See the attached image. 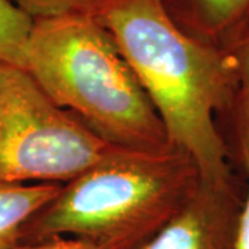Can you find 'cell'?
Instances as JSON below:
<instances>
[{"mask_svg": "<svg viewBox=\"0 0 249 249\" xmlns=\"http://www.w3.org/2000/svg\"><path fill=\"white\" fill-rule=\"evenodd\" d=\"M91 16L114 36L170 145L190 155L205 180L231 178L229 150L216 124L235 89L230 53L187 34L162 0H101Z\"/></svg>", "mask_w": 249, "mask_h": 249, "instance_id": "cell-1", "label": "cell"}, {"mask_svg": "<svg viewBox=\"0 0 249 249\" xmlns=\"http://www.w3.org/2000/svg\"><path fill=\"white\" fill-rule=\"evenodd\" d=\"M190 155L122 150L62 184L27 223L21 244L57 237L94 249H136L183 208L201 181Z\"/></svg>", "mask_w": 249, "mask_h": 249, "instance_id": "cell-2", "label": "cell"}, {"mask_svg": "<svg viewBox=\"0 0 249 249\" xmlns=\"http://www.w3.org/2000/svg\"><path fill=\"white\" fill-rule=\"evenodd\" d=\"M25 71L57 107L106 142L134 151L172 147L114 36L91 14L35 19Z\"/></svg>", "mask_w": 249, "mask_h": 249, "instance_id": "cell-3", "label": "cell"}, {"mask_svg": "<svg viewBox=\"0 0 249 249\" xmlns=\"http://www.w3.org/2000/svg\"><path fill=\"white\" fill-rule=\"evenodd\" d=\"M122 150L57 107L25 70L0 64V183L65 184Z\"/></svg>", "mask_w": 249, "mask_h": 249, "instance_id": "cell-4", "label": "cell"}, {"mask_svg": "<svg viewBox=\"0 0 249 249\" xmlns=\"http://www.w3.org/2000/svg\"><path fill=\"white\" fill-rule=\"evenodd\" d=\"M245 190L235 176L222 181L201 178L178 213L136 249H237Z\"/></svg>", "mask_w": 249, "mask_h": 249, "instance_id": "cell-5", "label": "cell"}, {"mask_svg": "<svg viewBox=\"0 0 249 249\" xmlns=\"http://www.w3.org/2000/svg\"><path fill=\"white\" fill-rule=\"evenodd\" d=\"M187 34L226 49L249 19V0H162Z\"/></svg>", "mask_w": 249, "mask_h": 249, "instance_id": "cell-6", "label": "cell"}, {"mask_svg": "<svg viewBox=\"0 0 249 249\" xmlns=\"http://www.w3.org/2000/svg\"><path fill=\"white\" fill-rule=\"evenodd\" d=\"M226 50L231 55L235 73L232 100L224 112L230 116L231 127V142L227 144L229 158L230 163L235 160L249 176V19Z\"/></svg>", "mask_w": 249, "mask_h": 249, "instance_id": "cell-7", "label": "cell"}, {"mask_svg": "<svg viewBox=\"0 0 249 249\" xmlns=\"http://www.w3.org/2000/svg\"><path fill=\"white\" fill-rule=\"evenodd\" d=\"M57 183H0V249L21 244L22 230L60 193Z\"/></svg>", "mask_w": 249, "mask_h": 249, "instance_id": "cell-8", "label": "cell"}, {"mask_svg": "<svg viewBox=\"0 0 249 249\" xmlns=\"http://www.w3.org/2000/svg\"><path fill=\"white\" fill-rule=\"evenodd\" d=\"M35 19L11 0H0V64L25 70Z\"/></svg>", "mask_w": 249, "mask_h": 249, "instance_id": "cell-9", "label": "cell"}, {"mask_svg": "<svg viewBox=\"0 0 249 249\" xmlns=\"http://www.w3.org/2000/svg\"><path fill=\"white\" fill-rule=\"evenodd\" d=\"M34 19L68 14H94L101 0H11Z\"/></svg>", "mask_w": 249, "mask_h": 249, "instance_id": "cell-10", "label": "cell"}, {"mask_svg": "<svg viewBox=\"0 0 249 249\" xmlns=\"http://www.w3.org/2000/svg\"><path fill=\"white\" fill-rule=\"evenodd\" d=\"M13 249H94L89 244L68 237H57L36 244H19Z\"/></svg>", "mask_w": 249, "mask_h": 249, "instance_id": "cell-11", "label": "cell"}, {"mask_svg": "<svg viewBox=\"0 0 249 249\" xmlns=\"http://www.w3.org/2000/svg\"><path fill=\"white\" fill-rule=\"evenodd\" d=\"M237 249H249V183L247 190H245V198H244L240 223H238Z\"/></svg>", "mask_w": 249, "mask_h": 249, "instance_id": "cell-12", "label": "cell"}]
</instances>
